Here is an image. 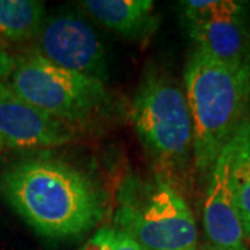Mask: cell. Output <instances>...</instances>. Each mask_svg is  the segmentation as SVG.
I'll return each mask as SVG.
<instances>
[{
    "label": "cell",
    "instance_id": "cell-12",
    "mask_svg": "<svg viewBox=\"0 0 250 250\" xmlns=\"http://www.w3.org/2000/svg\"><path fill=\"white\" fill-rule=\"evenodd\" d=\"M241 142L236 154L233 181L236 208L245 238L250 239V118L248 117L239 126Z\"/></svg>",
    "mask_w": 250,
    "mask_h": 250
},
{
    "label": "cell",
    "instance_id": "cell-4",
    "mask_svg": "<svg viewBox=\"0 0 250 250\" xmlns=\"http://www.w3.org/2000/svg\"><path fill=\"white\" fill-rule=\"evenodd\" d=\"M131 121L153 160L166 170H182L193 156V131L187 98L160 70L145 72L131 104Z\"/></svg>",
    "mask_w": 250,
    "mask_h": 250
},
{
    "label": "cell",
    "instance_id": "cell-2",
    "mask_svg": "<svg viewBox=\"0 0 250 250\" xmlns=\"http://www.w3.org/2000/svg\"><path fill=\"white\" fill-rule=\"evenodd\" d=\"M185 98L195 166L210 175L220 152L248 118L250 67H229L195 49L185 68Z\"/></svg>",
    "mask_w": 250,
    "mask_h": 250
},
{
    "label": "cell",
    "instance_id": "cell-1",
    "mask_svg": "<svg viewBox=\"0 0 250 250\" xmlns=\"http://www.w3.org/2000/svg\"><path fill=\"white\" fill-rule=\"evenodd\" d=\"M0 195L38 235L77 238L96 227L106 196L96 181L67 161L34 157L0 172Z\"/></svg>",
    "mask_w": 250,
    "mask_h": 250
},
{
    "label": "cell",
    "instance_id": "cell-9",
    "mask_svg": "<svg viewBox=\"0 0 250 250\" xmlns=\"http://www.w3.org/2000/svg\"><path fill=\"white\" fill-rule=\"evenodd\" d=\"M249 10V9H248ZM248 10L203 24L187 25L196 49L229 67H250V24Z\"/></svg>",
    "mask_w": 250,
    "mask_h": 250
},
{
    "label": "cell",
    "instance_id": "cell-15",
    "mask_svg": "<svg viewBox=\"0 0 250 250\" xmlns=\"http://www.w3.org/2000/svg\"><path fill=\"white\" fill-rule=\"evenodd\" d=\"M116 250H145L138 243L135 242L131 236H128L126 233L117 231L116 236Z\"/></svg>",
    "mask_w": 250,
    "mask_h": 250
},
{
    "label": "cell",
    "instance_id": "cell-6",
    "mask_svg": "<svg viewBox=\"0 0 250 250\" xmlns=\"http://www.w3.org/2000/svg\"><path fill=\"white\" fill-rule=\"evenodd\" d=\"M35 52L64 70L106 80L104 47L95 31L77 16L57 14L45 20L36 35Z\"/></svg>",
    "mask_w": 250,
    "mask_h": 250
},
{
    "label": "cell",
    "instance_id": "cell-19",
    "mask_svg": "<svg viewBox=\"0 0 250 250\" xmlns=\"http://www.w3.org/2000/svg\"><path fill=\"white\" fill-rule=\"evenodd\" d=\"M0 52H3V42H1V39H0Z\"/></svg>",
    "mask_w": 250,
    "mask_h": 250
},
{
    "label": "cell",
    "instance_id": "cell-18",
    "mask_svg": "<svg viewBox=\"0 0 250 250\" xmlns=\"http://www.w3.org/2000/svg\"><path fill=\"white\" fill-rule=\"evenodd\" d=\"M4 150V143H3V141L0 139V153Z\"/></svg>",
    "mask_w": 250,
    "mask_h": 250
},
{
    "label": "cell",
    "instance_id": "cell-10",
    "mask_svg": "<svg viewBox=\"0 0 250 250\" xmlns=\"http://www.w3.org/2000/svg\"><path fill=\"white\" fill-rule=\"evenodd\" d=\"M83 10L108 29L128 39H143L157 29L152 0H85Z\"/></svg>",
    "mask_w": 250,
    "mask_h": 250
},
{
    "label": "cell",
    "instance_id": "cell-16",
    "mask_svg": "<svg viewBox=\"0 0 250 250\" xmlns=\"http://www.w3.org/2000/svg\"><path fill=\"white\" fill-rule=\"evenodd\" d=\"M11 62H13V59L9 57L6 52H0V82L3 81L4 75L7 74V71L11 67Z\"/></svg>",
    "mask_w": 250,
    "mask_h": 250
},
{
    "label": "cell",
    "instance_id": "cell-3",
    "mask_svg": "<svg viewBox=\"0 0 250 250\" xmlns=\"http://www.w3.org/2000/svg\"><path fill=\"white\" fill-rule=\"evenodd\" d=\"M1 83L16 98L72 128L92 121L110 102L103 81L57 67L35 50L13 59Z\"/></svg>",
    "mask_w": 250,
    "mask_h": 250
},
{
    "label": "cell",
    "instance_id": "cell-5",
    "mask_svg": "<svg viewBox=\"0 0 250 250\" xmlns=\"http://www.w3.org/2000/svg\"><path fill=\"white\" fill-rule=\"evenodd\" d=\"M116 224L117 231L145 250H196L195 217L178 190L160 175L125 193Z\"/></svg>",
    "mask_w": 250,
    "mask_h": 250
},
{
    "label": "cell",
    "instance_id": "cell-13",
    "mask_svg": "<svg viewBox=\"0 0 250 250\" xmlns=\"http://www.w3.org/2000/svg\"><path fill=\"white\" fill-rule=\"evenodd\" d=\"M179 7L185 27L235 16L249 9L248 3L235 0H185L179 3Z\"/></svg>",
    "mask_w": 250,
    "mask_h": 250
},
{
    "label": "cell",
    "instance_id": "cell-7",
    "mask_svg": "<svg viewBox=\"0 0 250 250\" xmlns=\"http://www.w3.org/2000/svg\"><path fill=\"white\" fill-rule=\"evenodd\" d=\"M239 129L220 152L210 171L203 207V225L210 245L225 250H248L236 208L233 168L239 149Z\"/></svg>",
    "mask_w": 250,
    "mask_h": 250
},
{
    "label": "cell",
    "instance_id": "cell-11",
    "mask_svg": "<svg viewBox=\"0 0 250 250\" xmlns=\"http://www.w3.org/2000/svg\"><path fill=\"white\" fill-rule=\"evenodd\" d=\"M45 10L38 0H0V34L16 42L35 38L45 22Z\"/></svg>",
    "mask_w": 250,
    "mask_h": 250
},
{
    "label": "cell",
    "instance_id": "cell-14",
    "mask_svg": "<svg viewBox=\"0 0 250 250\" xmlns=\"http://www.w3.org/2000/svg\"><path fill=\"white\" fill-rule=\"evenodd\" d=\"M117 231L111 227H102L83 243L80 250H116Z\"/></svg>",
    "mask_w": 250,
    "mask_h": 250
},
{
    "label": "cell",
    "instance_id": "cell-8",
    "mask_svg": "<svg viewBox=\"0 0 250 250\" xmlns=\"http://www.w3.org/2000/svg\"><path fill=\"white\" fill-rule=\"evenodd\" d=\"M0 139L4 147H57L74 139L72 126L16 98L0 82Z\"/></svg>",
    "mask_w": 250,
    "mask_h": 250
},
{
    "label": "cell",
    "instance_id": "cell-17",
    "mask_svg": "<svg viewBox=\"0 0 250 250\" xmlns=\"http://www.w3.org/2000/svg\"><path fill=\"white\" fill-rule=\"evenodd\" d=\"M206 250H225V249H220V248H215V246H213V245H208V246L206 248Z\"/></svg>",
    "mask_w": 250,
    "mask_h": 250
}]
</instances>
